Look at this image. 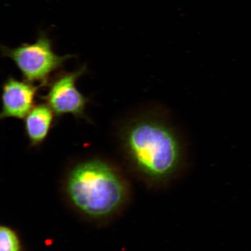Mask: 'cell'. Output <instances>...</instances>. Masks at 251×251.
I'll return each instance as SVG.
<instances>
[{
	"instance_id": "cell-7",
	"label": "cell",
	"mask_w": 251,
	"mask_h": 251,
	"mask_svg": "<svg viewBox=\"0 0 251 251\" xmlns=\"http://www.w3.org/2000/svg\"><path fill=\"white\" fill-rule=\"evenodd\" d=\"M0 251H22L17 234L5 226L0 228Z\"/></svg>"
},
{
	"instance_id": "cell-5",
	"label": "cell",
	"mask_w": 251,
	"mask_h": 251,
	"mask_svg": "<svg viewBox=\"0 0 251 251\" xmlns=\"http://www.w3.org/2000/svg\"><path fill=\"white\" fill-rule=\"evenodd\" d=\"M39 85L9 76L1 86L0 119H23L36 105Z\"/></svg>"
},
{
	"instance_id": "cell-3",
	"label": "cell",
	"mask_w": 251,
	"mask_h": 251,
	"mask_svg": "<svg viewBox=\"0 0 251 251\" xmlns=\"http://www.w3.org/2000/svg\"><path fill=\"white\" fill-rule=\"evenodd\" d=\"M3 57L11 59L20 71L23 79L46 87L52 75L60 71L74 55H59L53 49V42L46 31L40 30L35 42L23 43L15 48L1 46Z\"/></svg>"
},
{
	"instance_id": "cell-2",
	"label": "cell",
	"mask_w": 251,
	"mask_h": 251,
	"mask_svg": "<svg viewBox=\"0 0 251 251\" xmlns=\"http://www.w3.org/2000/svg\"><path fill=\"white\" fill-rule=\"evenodd\" d=\"M67 191L72 203L90 217H107L123 205L125 182L114 168L101 159H91L75 166L69 175Z\"/></svg>"
},
{
	"instance_id": "cell-1",
	"label": "cell",
	"mask_w": 251,
	"mask_h": 251,
	"mask_svg": "<svg viewBox=\"0 0 251 251\" xmlns=\"http://www.w3.org/2000/svg\"><path fill=\"white\" fill-rule=\"evenodd\" d=\"M119 139L127 158L146 180H168L179 169L183 148L171 125L157 117H138L119 131Z\"/></svg>"
},
{
	"instance_id": "cell-6",
	"label": "cell",
	"mask_w": 251,
	"mask_h": 251,
	"mask_svg": "<svg viewBox=\"0 0 251 251\" xmlns=\"http://www.w3.org/2000/svg\"><path fill=\"white\" fill-rule=\"evenodd\" d=\"M58 121L54 111L46 102L36 104L24 118V132L30 146L42 145Z\"/></svg>"
},
{
	"instance_id": "cell-4",
	"label": "cell",
	"mask_w": 251,
	"mask_h": 251,
	"mask_svg": "<svg viewBox=\"0 0 251 251\" xmlns=\"http://www.w3.org/2000/svg\"><path fill=\"white\" fill-rule=\"evenodd\" d=\"M87 72L86 65L73 71L58 72L47 84L46 94L40 96L58 119L65 115H71L75 118L90 121L86 115V108L90 100L76 87L77 80Z\"/></svg>"
}]
</instances>
